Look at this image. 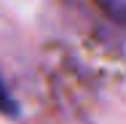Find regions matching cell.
Listing matches in <instances>:
<instances>
[{
	"label": "cell",
	"mask_w": 126,
	"mask_h": 124,
	"mask_svg": "<svg viewBox=\"0 0 126 124\" xmlns=\"http://www.w3.org/2000/svg\"><path fill=\"white\" fill-rule=\"evenodd\" d=\"M0 111H3V113H16V102L11 100L8 89L3 86V81H0Z\"/></svg>",
	"instance_id": "1"
}]
</instances>
